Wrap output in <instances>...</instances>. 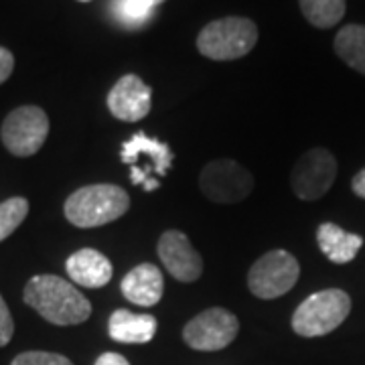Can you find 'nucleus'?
Masks as SVG:
<instances>
[{"instance_id": "f257e3e1", "label": "nucleus", "mask_w": 365, "mask_h": 365, "mask_svg": "<svg viewBox=\"0 0 365 365\" xmlns=\"http://www.w3.org/2000/svg\"><path fill=\"white\" fill-rule=\"evenodd\" d=\"M25 302L57 327L79 325L91 314L90 300L69 280L53 274H39L26 282Z\"/></svg>"}, {"instance_id": "f03ea898", "label": "nucleus", "mask_w": 365, "mask_h": 365, "mask_svg": "<svg viewBox=\"0 0 365 365\" xmlns=\"http://www.w3.org/2000/svg\"><path fill=\"white\" fill-rule=\"evenodd\" d=\"M130 207L128 193L118 185H88L67 197L66 217L76 227L90 230L116 222Z\"/></svg>"}, {"instance_id": "7ed1b4c3", "label": "nucleus", "mask_w": 365, "mask_h": 365, "mask_svg": "<svg viewBox=\"0 0 365 365\" xmlns=\"http://www.w3.org/2000/svg\"><path fill=\"white\" fill-rule=\"evenodd\" d=\"M258 43V26L244 16H225L201 29L197 49L213 61H234L246 57Z\"/></svg>"}, {"instance_id": "20e7f679", "label": "nucleus", "mask_w": 365, "mask_h": 365, "mask_svg": "<svg viewBox=\"0 0 365 365\" xmlns=\"http://www.w3.org/2000/svg\"><path fill=\"white\" fill-rule=\"evenodd\" d=\"M351 311V299L339 288H327L302 300L292 314V329L300 337H323L335 331Z\"/></svg>"}, {"instance_id": "39448f33", "label": "nucleus", "mask_w": 365, "mask_h": 365, "mask_svg": "<svg viewBox=\"0 0 365 365\" xmlns=\"http://www.w3.org/2000/svg\"><path fill=\"white\" fill-rule=\"evenodd\" d=\"M120 158L130 169L132 185H140L144 191H157L160 181L173 167V150L167 143L136 132L130 140L122 144Z\"/></svg>"}, {"instance_id": "423d86ee", "label": "nucleus", "mask_w": 365, "mask_h": 365, "mask_svg": "<svg viewBox=\"0 0 365 365\" xmlns=\"http://www.w3.org/2000/svg\"><path fill=\"white\" fill-rule=\"evenodd\" d=\"M300 266L287 250H272L254 262L248 272V288L254 297L272 300L287 294L297 284Z\"/></svg>"}, {"instance_id": "0eeeda50", "label": "nucleus", "mask_w": 365, "mask_h": 365, "mask_svg": "<svg viewBox=\"0 0 365 365\" xmlns=\"http://www.w3.org/2000/svg\"><path fill=\"white\" fill-rule=\"evenodd\" d=\"M199 185L209 201L232 205L244 201L254 191V177L235 160L222 158L205 165L199 177Z\"/></svg>"}, {"instance_id": "6e6552de", "label": "nucleus", "mask_w": 365, "mask_h": 365, "mask_svg": "<svg viewBox=\"0 0 365 365\" xmlns=\"http://www.w3.org/2000/svg\"><path fill=\"white\" fill-rule=\"evenodd\" d=\"M0 134L14 157H33L47 140L49 118L37 106H21L6 116Z\"/></svg>"}, {"instance_id": "1a4fd4ad", "label": "nucleus", "mask_w": 365, "mask_h": 365, "mask_svg": "<svg viewBox=\"0 0 365 365\" xmlns=\"http://www.w3.org/2000/svg\"><path fill=\"white\" fill-rule=\"evenodd\" d=\"M240 321L225 309H207L182 329L185 343L197 351H220L237 337Z\"/></svg>"}, {"instance_id": "9d476101", "label": "nucleus", "mask_w": 365, "mask_h": 365, "mask_svg": "<svg viewBox=\"0 0 365 365\" xmlns=\"http://www.w3.org/2000/svg\"><path fill=\"white\" fill-rule=\"evenodd\" d=\"M337 177V160L327 148H311L297 160L290 187L302 201H314L331 189Z\"/></svg>"}, {"instance_id": "9b49d317", "label": "nucleus", "mask_w": 365, "mask_h": 365, "mask_svg": "<svg viewBox=\"0 0 365 365\" xmlns=\"http://www.w3.org/2000/svg\"><path fill=\"white\" fill-rule=\"evenodd\" d=\"M158 256L165 268L179 282H195L203 274V260L189 237L179 230H169L158 240Z\"/></svg>"}, {"instance_id": "f8f14e48", "label": "nucleus", "mask_w": 365, "mask_h": 365, "mask_svg": "<svg viewBox=\"0 0 365 365\" xmlns=\"http://www.w3.org/2000/svg\"><path fill=\"white\" fill-rule=\"evenodd\" d=\"M153 106V90L138 76H124L108 93V110L122 122H138L148 116Z\"/></svg>"}, {"instance_id": "ddd939ff", "label": "nucleus", "mask_w": 365, "mask_h": 365, "mask_svg": "<svg viewBox=\"0 0 365 365\" xmlns=\"http://www.w3.org/2000/svg\"><path fill=\"white\" fill-rule=\"evenodd\" d=\"M122 294L136 307H155L163 299L165 278L155 264H138L122 278Z\"/></svg>"}, {"instance_id": "4468645a", "label": "nucleus", "mask_w": 365, "mask_h": 365, "mask_svg": "<svg viewBox=\"0 0 365 365\" xmlns=\"http://www.w3.org/2000/svg\"><path fill=\"white\" fill-rule=\"evenodd\" d=\"M66 270L76 284L86 288L106 287L114 274L112 262L93 248L78 250L76 254H71L66 262Z\"/></svg>"}, {"instance_id": "2eb2a0df", "label": "nucleus", "mask_w": 365, "mask_h": 365, "mask_svg": "<svg viewBox=\"0 0 365 365\" xmlns=\"http://www.w3.org/2000/svg\"><path fill=\"white\" fill-rule=\"evenodd\" d=\"M157 319L153 314L130 313V311L118 309L110 317L108 333L118 343L144 345L157 335Z\"/></svg>"}, {"instance_id": "dca6fc26", "label": "nucleus", "mask_w": 365, "mask_h": 365, "mask_svg": "<svg viewBox=\"0 0 365 365\" xmlns=\"http://www.w3.org/2000/svg\"><path fill=\"white\" fill-rule=\"evenodd\" d=\"M317 242H319L321 252L335 264L351 262L364 246L361 235L349 234L335 223H321L317 230Z\"/></svg>"}, {"instance_id": "f3484780", "label": "nucleus", "mask_w": 365, "mask_h": 365, "mask_svg": "<svg viewBox=\"0 0 365 365\" xmlns=\"http://www.w3.org/2000/svg\"><path fill=\"white\" fill-rule=\"evenodd\" d=\"M110 19L122 29L138 31L146 26L157 13L153 0H110Z\"/></svg>"}, {"instance_id": "a211bd4d", "label": "nucleus", "mask_w": 365, "mask_h": 365, "mask_svg": "<svg viewBox=\"0 0 365 365\" xmlns=\"http://www.w3.org/2000/svg\"><path fill=\"white\" fill-rule=\"evenodd\" d=\"M335 53L351 69L365 76V26H343L335 37Z\"/></svg>"}, {"instance_id": "6ab92c4d", "label": "nucleus", "mask_w": 365, "mask_h": 365, "mask_svg": "<svg viewBox=\"0 0 365 365\" xmlns=\"http://www.w3.org/2000/svg\"><path fill=\"white\" fill-rule=\"evenodd\" d=\"M300 11L311 25L331 29L345 14V0H299Z\"/></svg>"}, {"instance_id": "aec40b11", "label": "nucleus", "mask_w": 365, "mask_h": 365, "mask_svg": "<svg viewBox=\"0 0 365 365\" xmlns=\"http://www.w3.org/2000/svg\"><path fill=\"white\" fill-rule=\"evenodd\" d=\"M29 213V201L25 197H11L0 203V242L14 234V230L25 222Z\"/></svg>"}, {"instance_id": "412c9836", "label": "nucleus", "mask_w": 365, "mask_h": 365, "mask_svg": "<svg viewBox=\"0 0 365 365\" xmlns=\"http://www.w3.org/2000/svg\"><path fill=\"white\" fill-rule=\"evenodd\" d=\"M11 365H73L67 357L49 351H25L16 355Z\"/></svg>"}, {"instance_id": "4be33fe9", "label": "nucleus", "mask_w": 365, "mask_h": 365, "mask_svg": "<svg viewBox=\"0 0 365 365\" xmlns=\"http://www.w3.org/2000/svg\"><path fill=\"white\" fill-rule=\"evenodd\" d=\"M14 335V323L13 317H11V311L6 307V302L0 294V347H4L6 343H11Z\"/></svg>"}, {"instance_id": "5701e85b", "label": "nucleus", "mask_w": 365, "mask_h": 365, "mask_svg": "<svg viewBox=\"0 0 365 365\" xmlns=\"http://www.w3.org/2000/svg\"><path fill=\"white\" fill-rule=\"evenodd\" d=\"M14 69V57L13 53L4 47H0V83H4L6 79L11 78Z\"/></svg>"}, {"instance_id": "b1692460", "label": "nucleus", "mask_w": 365, "mask_h": 365, "mask_svg": "<svg viewBox=\"0 0 365 365\" xmlns=\"http://www.w3.org/2000/svg\"><path fill=\"white\" fill-rule=\"evenodd\" d=\"M96 365H130L128 359L120 353H102L98 359H96Z\"/></svg>"}, {"instance_id": "393cba45", "label": "nucleus", "mask_w": 365, "mask_h": 365, "mask_svg": "<svg viewBox=\"0 0 365 365\" xmlns=\"http://www.w3.org/2000/svg\"><path fill=\"white\" fill-rule=\"evenodd\" d=\"M351 189H353V193H355V195L361 197V199H365V169L359 170V173H357V175L353 177Z\"/></svg>"}, {"instance_id": "a878e982", "label": "nucleus", "mask_w": 365, "mask_h": 365, "mask_svg": "<svg viewBox=\"0 0 365 365\" xmlns=\"http://www.w3.org/2000/svg\"><path fill=\"white\" fill-rule=\"evenodd\" d=\"M153 2H155V6H160V4H163V2H167V0H153Z\"/></svg>"}, {"instance_id": "bb28decb", "label": "nucleus", "mask_w": 365, "mask_h": 365, "mask_svg": "<svg viewBox=\"0 0 365 365\" xmlns=\"http://www.w3.org/2000/svg\"><path fill=\"white\" fill-rule=\"evenodd\" d=\"M79 2H90V0H79Z\"/></svg>"}]
</instances>
